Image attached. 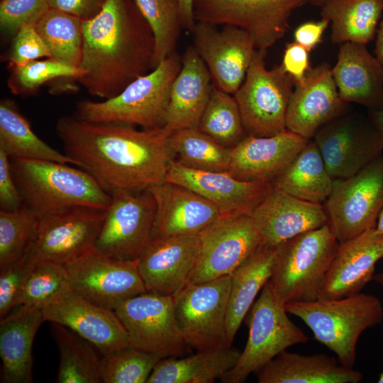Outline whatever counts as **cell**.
<instances>
[{
	"instance_id": "obj_1",
	"label": "cell",
	"mask_w": 383,
	"mask_h": 383,
	"mask_svg": "<svg viewBox=\"0 0 383 383\" xmlns=\"http://www.w3.org/2000/svg\"><path fill=\"white\" fill-rule=\"evenodd\" d=\"M55 130L64 152L109 194L140 192L164 182L174 152L163 128L138 130L94 123L74 116L58 118Z\"/></svg>"
},
{
	"instance_id": "obj_2",
	"label": "cell",
	"mask_w": 383,
	"mask_h": 383,
	"mask_svg": "<svg viewBox=\"0 0 383 383\" xmlns=\"http://www.w3.org/2000/svg\"><path fill=\"white\" fill-rule=\"evenodd\" d=\"M82 38L78 81L91 96L112 98L155 68L154 35L133 0H105L82 21Z\"/></svg>"
},
{
	"instance_id": "obj_3",
	"label": "cell",
	"mask_w": 383,
	"mask_h": 383,
	"mask_svg": "<svg viewBox=\"0 0 383 383\" xmlns=\"http://www.w3.org/2000/svg\"><path fill=\"white\" fill-rule=\"evenodd\" d=\"M23 205L38 217L71 206L106 211L111 195L82 168L49 160L10 158Z\"/></svg>"
},
{
	"instance_id": "obj_4",
	"label": "cell",
	"mask_w": 383,
	"mask_h": 383,
	"mask_svg": "<svg viewBox=\"0 0 383 383\" xmlns=\"http://www.w3.org/2000/svg\"><path fill=\"white\" fill-rule=\"evenodd\" d=\"M182 62L180 55L173 52L116 96L101 101H79L73 116L94 123L124 124L146 130L163 128L170 89Z\"/></svg>"
},
{
	"instance_id": "obj_5",
	"label": "cell",
	"mask_w": 383,
	"mask_h": 383,
	"mask_svg": "<svg viewBox=\"0 0 383 383\" xmlns=\"http://www.w3.org/2000/svg\"><path fill=\"white\" fill-rule=\"evenodd\" d=\"M287 313L301 319L316 340L333 351L343 366L353 368L360 335L383 320L380 300L358 293L335 299L285 304Z\"/></svg>"
},
{
	"instance_id": "obj_6",
	"label": "cell",
	"mask_w": 383,
	"mask_h": 383,
	"mask_svg": "<svg viewBox=\"0 0 383 383\" xmlns=\"http://www.w3.org/2000/svg\"><path fill=\"white\" fill-rule=\"evenodd\" d=\"M338 244L326 224L278 245L269 282L279 300L318 299Z\"/></svg>"
},
{
	"instance_id": "obj_7",
	"label": "cell",
	"mask_w": 383,
	"mask_h": 383,
	"mask_svg": "<svg viewBox=\"0 0 383 383\" xmlns=\"http://www.w3.org/2000/svg\"><path fill=\"white\" fill-rule=\"evenodd\" d=\"M248 338L236 365L219 380L243 383L289 347L305 343L309 337L288 317L285 304L268 281L246 315Z\"/></svg>"
},
{
	"instance_id": "obj_8",
	"label": "cell",
	"mask_w": 383,
	"mask_h": 383,
	"mask_svg": "<svg viewBox=\"0 0 383 383\" xmlns=\"http://www.w3.org/2000/svg\"><path fill=\"white\" fill-rule=\"evenodd\" d=\"M267 51L257 50L243 84L233 94L247 135L269 137L287 129L294 82L282 68L265 67Z\"/></svg>"
},
{
	"instance_id": "obj_9",
	"label": "cell",
	"mask_w": 383,
	"mask_h": 383,
	"mask_svg": "<svg viewBox=\"0 0 383 383\" xmlns=\"http://www.w3.org/2000/svg\"><path fill=\"white\" fill-rule=\"evenodd\" d=\"M323 205L338 243L376 227L383 207V154L356 174L334 179Z\"/></svg>"
},
{
	"instance_id": "obj_10",
	"label": "cell",
	"mask_w": 383,
	"mask_h": 383,
	"mask_svg": "<svg viewBox=\"0 0 383 383\" xmlns=\"http://www.w3.org/2000/svg\"><path fill=\"white\" fill-rule=\"evenodd\" d=\"M105 211L71 206L38 217L37 231L23 259L34 265H67L95 247Z\"/></svg>"
},
{
	"instance_id": "obj_11",
	"label": "cell",
	"mask_w": 383,
	"mask_h": 383,
	"mask_svg": "<svg viewBox=\"0 0 383 383\" xmlns=\"http://www.w3.org/2000/svg\"><path fill=\"white\" fill-rule=\"evenodd\" d=\"M231 274L188 283L173 296L177 326L186 345L197 350L230 347L226 314Z\"/></svg>"
},
{
	"instance_id": "obj_12",
	"label": "cell",
	"mask_w": 383,
	"mask_h": 383,
	"mask_svg": "<svg viewBox=\"0 0 383 383\" xmlns=\"http://www.w3.org/2000/svg\"><path fill=\"white\" fill-rule=\"evenodd\" d=\"M260 245L250 214L223 215L197 234L196 258L189 283L231 274Z\"/></svg>"
},
{
	"instance_id": "obj_13",
	"label": "cell",
	"mask_w": 383,
	"mask_h": 383,
	"mask_svg": "<svg viewBox=\"0 0 383 383\" xmlns=\"http://www.w3.org/2000/svg\"><path fill=\"white\" fill-rule=\"evenodd\" d=\"M308 0H194L196 21L231 25L245 30L257 50H265L283 38L294 10Z\"/></svg>"
},
{
	"instance_id": "obj_14",
	"label": "cell",
	"mask_w": 383,
	"mask_h": 383,
	"mask_svg": "<svg viewBox=\"0 0 383 383\" xmlns=\"http://www.w3.org/2000/svg\"><path fill=\"white\" fill-rule=\"evenodd\" d=\"M333 179L350 177L380 156L383 138L368 115L349 111L321 126L313 137Z\"/></svg>"
},
{
	"instance_id": "obj_15",
	"label": "cell",
	"mask_w": 383,
	"mask_h": 383,
	"mask_svg": "<svg viewBox=\"0 0 383 383\" xmlns=\"http://www.w3.org/2000/svg\"><path fill=\"white\" fill-rule=\"evenodd\" d=\"M65 266L72 289L104 308L115 310L147 292L136 260L112 257L94 248Z\"/></svg>"
},
{
	"instance_id": "obj_16",
	"label": "cell",
	"mask_w": 383,
	"mask_h": 383,
	"mask_svg": "<svg viewBox=\"0 0 383 383\" xmlns=\"http://www.w3.org/2000/svg\"><path fill=\"white\" fill-rule=\"evenodd\" d=\"M114 311L127 332L129 346L163 357L184 354L186 344L172 296L146 292L128 299Z\"/></svg>"
},
{
	"instance_id": "obj_17",
	"label": "cell",
	"mask_w": 383,
	"mask_h": 383,
	"mask_svg": "<svg viewBox=\"0 0 383 383\" xmlns=\"http://www.w3.org/2000/svg\"><path fill=\"white\" fill-rule=\"evenodd\" d=\"M110 194L111 202L94 248L112 257L135 260L152 238L154 199L148 189L115 190Z\"/></svg>"
},
{
	"instance_id": "obj_18",
	"label": "cell",
	"mask_w": 383,
	"mask_h": 383,
	"mask_svg": "<svg viewBox=\"0 0 383 383\" xmlns=\"http://www.w3.org/2000/svg\"><path fill=\"white\" fill-rule=\"evenodd\" d=\"M194 47L206 64L213 84L233 95L240 88L257 49L252 37L231 25L196 21L192 30Z\"/></svg>"
},
{
	"instance_id": "obj_19",
	"label": "cell",
	"mask_w": 383,
	"mask_h": 383,
	"mask_svg": "<svg viewBox=\"0 0 383 383\" xmlns=\"http://www.w3.org/2000/svg\"><path fill=\"white\" fill-rule=\"evenodd\" d=\"M287 114V129L309 140L317 131L350 109L338 93L332 67L322 62L294 83Z\"/></svg>"
},
{
	"instance_id": "obj_20",
	"label": "cell",
	"mask_w": 383,
	"mask_h": 383,
	"mask_svg": "<svg viewBox=\"0 0 383 383\" xmlns=\"http://www.w3.org/2000/svg\"><path fill=\"white\" fill-rule=\"evenodd\" d=\"M197 253V234L152 237L137 257L147 292L174 296L189 282Z\"/></svg>"
},
{
	"instance_id": "obj_21",
	"label": "cell",
	"mask_w": 383,
	"mask_h": 383,
	"mask_svg": "<svg viewBox=\"0 0 383 383\" xmlns=\"http://www.w3.org/2000/svg\"><path fill=\"white\" fill-rule=\"evenodd\" d=\"M42 313L44 321L71 329L102 355L129 346L127 332L114 310L89 301L73 289L42 309Z\"/></svg>"
},
{
	"instance_id": "obj_22",
	"label": "cell",
	"mask_w": 383,
	"mask_h": 383,
	"mask_svg": "<svg viewBox=\"0 0 383 383\" xmlns=\"http://www.w3.org/2000/svg\"><path fill=\"white\" fill-rule=\"evenodd\" d=\"M165 181L193 191L226 214L250 215L273 188L270 182L243 181L228 171L194 170L174 160L169 166Z\"/></svg>"
},
{
	"instance_id": "obj_23",
	"label": "cell",
	"mask_w": 383,
	"mask_h": 383,
	"mask_svg": "<svg viewBox=\"0 0 383 383\" xmlns=\"http://www.w3.org/2000/svg\"><path fill=\"white\" fill-rule=\"evenodd\" d=\"M383 258V234L376 228L339 243L318 299H335L360 293L374 279Z\"/></svg>"
},
{
	"instance_id": "obj_24",
	"label": "cell",
	"mask_w": 383,
	"mask_h": 383,
	"mask_svg": "<svg viewBox=\"0 0 383 383\" xmlns=\"http://www.w3.org/2000/svg\"><path fill=\"white\" fill-rule=\"evenodd\" d=\"M308 142L289 130L269 137L247 135L231 148L228 172L243 181L272 183Z\"/></svg>"
},
{
	"instance_id": "obj_25",
	"label": "cell",
	"mask_w": 383,
	"mask_h": 383,
	"mask_svg": "<svg viewBox=\"0 0 383 383\" xmlns=\"http://www.w3.org/2000/svg\"><path fill=\"white\" fill-rule=\"evenodd\" d=\"M250 216L262 245L270 247L328 224L323 204L304 201L273 188Z\"/></svg>"
},
{
	"instance_id": "obj_26",
	"label": "cell",
	"mask_w": 383,
	"mask_h": 383,
	"mask_svg": "<svg viewBox=\"0 0 383 383\" xmlns=\"http://www.w3.org/2000/svg\"><path fill=\"white\" fill-rule=\"evenodd\" d=\"M148 189L155 203L152 238L196 235L226 215L201 196L174 183L164 181Z\"/></svg>"
},
{
	"instance_id": "obj_27",
	"label": "cell",
	"mask_w": 383,
	"mask_h": 383,
	"mask_svg": "<svg viewBox=\"0 0 383 383\" xmlns=\"http://www.w3.org/2000/svg\"><path fill=\"white\" fill-rule=\"evenodd\" d=\"M182 60L170 89L163 126L170 134L198 128L213 86L209 71L194 45L187 48Z\"/></svg>"
},
{
	"instance_id": "obj_28",
	"label": "cell",
	"mask_w": 383,
	"mask_h": 383,
	"mask_svg": "<svg viewBox=\"0 0 383 383\" xmlns=\"http://www.w3.org/2000/svg\"><path fill=\"white\" fill-rule=\"evenodd\" d=\"M332 74L343 101L383 109V69L367 45L341 44Z\"/></svg>"
},
{
	"instance_id": "obj_29",
	"label": "cell",
	"mask_w": 383,
	"mask_h": 383,
	"mask_svg": "<svg viewBox=\"0 0 383 383\" xmlns=\"http://www.w3.org/2000/svg\"><path fill=\"white\" fill-rule=\"evenodd\" d=\"M0 321L1 382H33L32 346L44 322L42 310L18 306Z\"/></svg>"
},
{
	"instance_id": "obj_30",
	"label": "cell",
	"mask_w": 383,
	"mask_h": 383,
	"mask_svg": "<svg viewBox=\"0 0 383 383\" xmlns=\"http://www.w3.org/2000/svg\"><path fill=\"white\" fill-rule=\"evenodd\" d=\"M259 383H358L363 374L326 354L282 352L255 373Z\"/></svg>"
},
{
	"instance_id": "obj_31",
	"label": "cell",
	"mask_w": 383,
	"mask_h": 383,
	"mask_svg": "<svg viewBox=\"0 0 383 383\" xmlns=\"http://www.w3.org/2000/svg\"><path fill=\"white\" fill-rule=\"evenodd\" d=\"M277 247L260 245L231 274L226 314V335L230 345L256 296L271 277Z\"/></svg>"
},
{
	"instance_id": "obj_32",
	"label": "cell",
	"mask_w": 383,
	"mask_h": 383,
	"mask_svg": "<svg viewBox=\"0 0 383 383\" xmlns=\"http://www.w3.org/2000/svg\"><path fill=\"white\" fill-rule=\"evenodd\" d=\"M240 354L230 346L198 350L185 357H164L155 365L147 383H211L232 369Z\"/></svg>"
},
{
	"instance_id": "obj_33",
	"label": "cell",
	"mask_w": 383,
	"mask_h": 383,
	"mask_svg": "<svg viewBox=\"0 0 383 383\" xmlns=\"http://www.w3.org/2000/svg\"><path fill=\"white\" fill-rule=\"evenodd\" d=\"M333 180L312 141L307 143L272 184L273 189L297 199L323 204L331 192Z\"/></svg>"
},
{
	"instance_id": "obj_34",
	"label": "cell",
	"mask_w": 383,
	"mask_h": 383,
	"mask_svg": "<svg viewBox=\"0 0 383 383\" xmlns=\"http://www.w3.org/2000/svg\"><path fill=\"white\" fill-rule=\"evenodd\" d=\"M383 0H331L321 7V18L331 25L333 44L367 45L376 37Z\"/></svg>"
},
{
	"instance_id": "obj_35",
	"label": "cell",
	"mask_w": 383,
	"mask_h": 383,
	"mask_svg": "<svg viewBox=\"0 0 383 383\" xmlns=\"http://www.w3.org/2000/svg\"><path fill=\"white\" fill-rule=\"evenodd\" d=\"M0 149L9 158L74 165L65 152L54 149L33 131L15 102L9 99H1L0 102Z\"/></svg>"
},
{
	"instance_id": "obj_36",
	"label": "cell",
	"mask_w": 383,
	"mask_h": 383,
	"mask_svg": "<svg viewBox=\"0 0 383 383\" xmlns=\"http://www.w3.org/2000/svg\"><path fill=\"white\" fill-rule=\"evenodd\" d=\"M51 333L60 354L57 382H102L101 357H99L96 348L90 342L57 323H51Z\"/></svg>"
},
{
	"instance_id": "obj_37",
	"label": "cell",
	"mask_w": 383,
	"mask_h": 383,
	"mask_svg": "<svg viewBox=\"0 0 383 383\" xmlns=\"http://www.w3.org/2000/svg\"><path fill=\"white\" fill-rule=\"evenodd\" d=\"M82 19L66 12L49 9L35 23V27L51 57L79 67L82 53Z\"/></svg>"
},
{
	"instance_id": "obj_38",
	"label": "cell",
	"mask_w": 383,
	"mask_h": 383,
	"mask_svg": "<svg viewBox=\"0 0 383 383\" xmlns=\"http://www.w3.org/2000/svg\"><path fill=\"white\" fill-rule=\"evenodd\" d=\"M170 145L178 162L197 170L224 172L229 168L231 148L226 147L198 128L181 129L170 135Z\"/></svg>"
},
{
	"instance_id": "obj_39",
	"label": "cell",
	"mask_w": 383,
	"mask_h": 383,
	"mask_svg": "<svg viewBox=\"0 0 383 383\" xmlns=\"http://www.w3.org/2000/svg\"><path fill=\"white\" fill-rule=\"evenodd\" d=\"M198 129L229 148L247 135L235 97L213 84Z\"/></svg>"
},
{
	"instance_id": "obj_40",
	"label": "cell",
	"mask_w": 383,
	"mask_h": 383,
	"mask_svg": "<svg viewBox=\"0 0 383 383\" xmlns=\"http://www.w3.org/2000/svg\"><path fill=\"white\" fill-rule=\"evenodd\" d=\"M155 39V65L176 52L183 28L177 0H133Z\"/></svg>"
},
{
	"instance_id": "obj_41",
	"label": "cell",
	"mask_w": 383,
	"mask_h": 383,
	"mask_svg": "<svg viewBox=\"0 0 383 383\" xmlns=\"http://www.w3.org/2000/svg\"><path fill=\"white\" fill-rule=\"evenodd\" d=\"M71 289L72 287L64 265L37 262L23 284L16 306H25L42 310L58 301Z\"/></svg>"
},
{
	"instance_id": "obj_42",
	"label": "cell",
	"mask_w": 383,
	"mask_h": 383,
	"mask_svg": "<svg viewBox=\"0 0 383 383\" xmlns=\"http://www.w3.org/2000/svg\"><path fill=\"white\" fill-rule=\"evenodd\" d=\"M38 223V216L24 205L15 211L0 210V270L23 258Z\"/></svg>"
},
{
	"instance_id": "obj_43",
	"label": "cell",
	"mask_w": 383,
	"mask_h": 383,
	"mask_svg": "<svg viewBox=\"0 0 383 383\" xmlns=\"http://www.w3.org/2000/svg\"><path fill=\"white\" fill-rule=\"evenodd\" d=\"M161 355L131 346L105 355L101 360L103 383H145Z\"/></svg>"
},
{
	"instance_id": "obj_44",
	"label": "cell",
	"mask_w": 383,
	"mask_h": 383,
	"mask_svg": "<svg viewBox=\"0 0 383 383\" xmlns=\"http://www.w3.org/2000/svg\"><path fill=\"white\" fill-rule=\"evenodd\" d=\"M84 72L81 67L70 66L53 58L33 60L13 66L8 84L15 94H28L52 79L60 77L74 78L77 80Z\"/></svg>"
},
{
	"instance_id": "obj_45",
	"label": "cell",
	"mask_w": 383,
	"mask_h": 383,
	"mask_svg": "<svg viewBox=\"0 0 383 383\" xmlns=\"http://www.w3.org/2000/svg\"><path fill=\"white\" fill-rule=\"evenodd\" d=\"M45 0H2L0 4V27L15 35L26 24H35L49 9Z\"/></svg>"
},
{
	"instance_id": "obj_46",
	"label": "cell",
	"mask_w": 383,
	"mask_h": 383,
	"mask_svg": "<svg viewBox=\"0 0 383 383\" xmlns=\"http://www.w3.org/2000/svg\"><path fill=\"white\" fill-rule=\"evenodd\" d=\"M50 57V50L38 33L35 24L23 26L14 35L9 55L13 66Z\"/></svg>"
},
{
	"instance_id": "obj_47",
	"label": "cell",
	"mask_w": 383,
	"mask_h": 383,
	"mask_svg": "<svg viewBox=\"0 0 383 383\" xmlns=\"http://www.w3.org/2000/svg\"><path fill=\"white\" fill-rule=\"evenodd\" d=\"M33 265L24 259L0 270V319L15 308L23 284Z\"/></svg>"
},
{
	"instance_id": "obj_48",
	"label": "cell",
	"mask_w": 383,
	"mask_h": 383,
	"mask_svg": "<svg viewBox=\"0 0 383 383\" xmlns=\"http://www.w3.org/2000/svg\"><path fill=\"white\" fill-rule=\"evenodd\" d=\"M23 201L13 177L10 158L0 149V210L15 211Z\"/></svg>"
},
{
	"instance_id": "obj_49",
	"label": "cell",
	"mask_w": 383,
	"mask_h": 383,
	"mask_svg": "<svg viewBox=\"0 0 383 383\" xmlns=\"http://www.w3.org/2000/svg\"><path fill=\"white\" fill-rule=\"evenodd\" d=\"M281 65L294 83L301 82L311 68L309 52L295 41L289 43L286 45Z\"/></svg>"
},
{
	"instance_id": "obj_50",
	"label": "cell",
	"mask_w": 383,
	"mask_h": 383,
	"mask_svg": "<svg viewBox=\"0 0 383 383\" xmlns=\"http://www.w3.org/2000/svg\"><path fill=\"white\" fill-rule=\"evenodd\" d=\"M50 9H57L82 20L93 18L99 13L105 0H45Z\"/></svg>"
},
{
	"instance_id": "obj_51",
	"label": "cell",
	"mask_w": 383,
	"mask_h": 383,
	"mask_svg": "<svg viewBox=\"0 0 383 383\" xmlns=\"http://www.w3.org/2000/svg\"><path fill=\"white\" fill-rule=\"evenodd\" d=\"M330 22L323 18L318 21H307L300 24L294 32V41L309 52L323 40V35Z\"/></svg>"
},
{
	"instance_id": "obj_52",
	"label": "cell",
	"mask_w": 383,
	"mask_h": 383,
	"mask_svg": "<svg viewBox=\"0 0 383 383\" xmlns=\"http://www.w3.org/2000/svg\"><path fill=\"white\" fill-rule=\"evenodd\" d=\"M180 9L183 28L192 32L196 20L194 14V0H177Z\"/></svg>"
},
{
	"instance_id": "obj_53",
	"label": "cell",
	"mask_w": 383,
	"mask_h": 383,
	"mask_svg": "<svg viewBox=\"0 0 383 383\" xmlns=\"http://www.w3.org/2000/svg\"><path fill=\"white\" fill-rule=\"evenodd\" d=\"M374 52L375 57L383 69V19L380 21L377 31Z\"/></svg>"
},
{
	"instance_id": "obj_54",
	"label": "cell",
	"mask_w": 383,
	"mask_h": 383,
	"mask_svg": "<svg viewBox=\"0 0 383 383\" xmlns=\"http://www.w3.org/2000/svg\"><path fill=\"white\" fill-rule=\"evenodd\" d=\"M367 115L383 138V109L368 110Z\"/></svg>"
},
{
	"instance_id": "obj_55",
	"label": "cell",
	"mask_w": 383,
	"mask_h": 383,
	"mask_svg": "<svg viewBox=\"0 0 383 383\" xmlns=\"http://www.w3.org/2000/svg\"><path fill=\"white\" fill-rule=\"evenodd\" d=\"M375 228L379 232L383 234V207L379 214Z\"/></svg>"
},
{
	"instance_id": "obj_56",
	"label": "cell",
	"mask_w": 383,
	"mask_h": 383,
	"mask_svg": "<svg viewBox=\"0 0 383 383\" xmlns=\"http://www.w3.org/2000/svg\"><path fill=\"white\" fill-rule=\"evenodd\" d=\"M330 1L331 0H308V2L311 3L312 5L321 7Z\"/></svg>"
},
{
	"instance_id": "obj_57",
	"label": "cell",
	"mask_w": 383,
	"mask_h": 383,
	"mask_svg": "<svg viewBox=\"0 0 383 383\" xmlns=\"http://www.w3.org/2000/svg\"><path fill=\"white\" fill-rule=\"evenodd\" d=\"M373 279L383 288V272L375 274Z\"/></svg>"
},
{
	"instance_id": "obj_58",
	"label": "cell",
	"mask_w": 383,
	"mask_h": 383,
	"mask_svg": "<svg viewBox=\"0 0 383 383\" xmlns=\"http://www.w3.org/2000/svg\"><path fill=\"white\" fill-rule=\"evenodd\" d=\"M378 382L383 383V372L379 374Z\"/></svg>"
}]
</instances>
